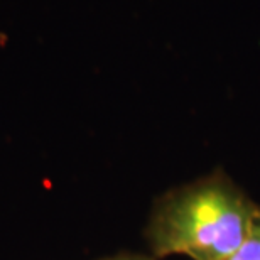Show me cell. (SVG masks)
<instances>
[{
  "mask_svg": "<svg viewBox=\"0 0 260 260\" xmlns=\"http://www.w3.org/2000/svg\"><path fill=\"white\" fill-rule=\"evenodd\" d=\"M260 221V206L223 169L169 189L154 203L145 238L155 260H228Z\"/></svg>",
  "mask_w": 260,
  "mask_h": 260,
  "instance_id": "6da1fadb",
  "label": "cell"
},
{
  "mask_svg": "<svg viewBox=\"0 0 260 260\" xmlns=\"http://www.w3.org/2000/svg\"><path fill=\"white\" fill-rule=\"evenodd\" d=\"M228 260H260V221L253 226L245 243Z\"/></svg>",
  "mask_w": 260,
  "mask_h": 260,
  "instance_id": "7a4b0ae2",
  "label": "cell"
},
{
  "mask_svg": "<svg viewBox=\"0 0 260 260\" xmlns=\"http://www.w3.org/2000/svg\"><path fill=\"white\" fill-rule=\"evenodd\" d=\"M100 260H155L150 253H135V252H120L115 255L100 258Z\"/></svg>",
  "mask_w": 260,
  "mask_h": 260,
  "instance_id": "3957f363",
  "label": "cell"
}]
</instances>
